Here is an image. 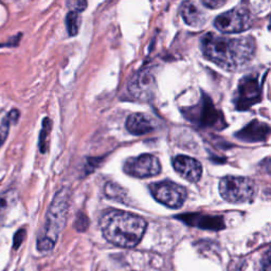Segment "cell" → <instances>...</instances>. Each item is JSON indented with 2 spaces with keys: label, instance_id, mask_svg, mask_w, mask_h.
Returning <instances> with one entry per match:
<instances>
[{
  "label": "cell",
  "instance_id": "obj_21",
  "mask_svg": "<svg viewBox=\"0 0 271 271\" xmlns=\"http://www.w3.org/2000/svg\"><path fill=\"white\" fill-rule=\"evenodd\" d=\"M24 237H25V230H24V229H19V230L15 233L14 239H13V248L15 250H17L19 248V246L24 241Z\"/></svg>",
  "mask_w": 271,
  "mask_h": 271
},
{
  "label": "cell",
  "instance_id": "obj_8",
  "mask_svg": "<svg viewBox=\"0 0 271 271\" xmlns=\"http://www.w3.org/2000/svg\"><path fill=\"white\" fill-rule=\"evenodd\" d=\"M124 172L136 178L154 177L161 173L159 159L151 154H143L127 159L123 165Z\"/></svg>",
  "mask_w": 271,
  "mask_h": 271
},
{
  "label": "cell",
  "instance_id": "obj_13",
  "mask_svg": "<svg viewBox=\"0 0 271 271\" xmlns=\"http://www.w3.org/2000/svg\"><path fill=\"white\" fill-rule=\"evenodd\" d=\"M181 16L186 24L193 28H200L208 20V14L200 7V3L185 1L181 5Z\"/></svg>",
  "mask_w": 271,
  "mask_h": 271
},
{
  "label": "cell",
  "instance_id": "obj_19",
  "mask_svg": "<svg viewBox=\"0 0 271 271\" xmlns=\"http://www.w3.org/2000/svg\"><path fill=\"white\" fill-rule=\"evenodd\" d=\"M105 194L108 198H112V199L119 200V201H122V202H124L127 197L125 191L121 188V186L114 183V182L106 183Z\"/></svg>",
  "mask_w": 271,
  "mask_h": 271
},
{
  "label": "cell",
  "instance_id": "obj_4",
  "mask_svg": "<svg viewBox=\"0 0 271 271\" xmlns=\"http://www.w3.org/2000/svg\"><path fill=\"white\" fill-rule=\"evenodd\" d=\"M257 184L251 178L226 176L219 181V193L230 203L251 202L257 195Z\"/></svg>",
  "mask_w": 271,
  "mask_h": 271
},
{
  "label": "cell",
  "instance_id": "obj_12",
  "mask_svg": "<svg viewBox=\"0 0 271 271\" xmlns=\"http://www.w3.org/2000/svg\"><path fill=\"white\" fill-rule=\"evenodd\" d=\"M126 129L132 135L142 136L157 129L154 118L143 113L132 114L126 120Z\"/></svg>",
  "mask_w": 271,
  "mask_h": 271
},
{
  "label": "cell",
  "instance_id": "obj_15",
  "mask_svg": "<svg viewBox=\"0 0 271 271\" xmlns=\"http://www.w3.org/2000/svg\"><path fill=\"white\" fill-rule=\"evenodd\" d=\"M184 223L190 226H196L202 229H210V230H220L225 227L224 220L219 216L202 215V214H188L180 216Z\"/></svg>",
  "mask_w": 271,
  "mask_h": 271
},
{
  "label": "cell",
  "instance_id": "obj_18",
  "mask_svg": "<svg viewBox=\"0 0 271 271\" xmlns=\"http://www.w3.org/2000/svg\"><path fill=\"white\" fill-rule=\"evenodd\" d=\"M67 31L70 36H74L78 34L81 25V13L70 11L66 17Z\"/></svg>",
  "mask_w": 271,
  "mask_h": 271
},
{
  "label": "cell",
  "instance_id": "obj_5",
  "mask_svg": "<svg viewBox=\"0 0 271 271\" xmlns=\"http://www.w3.org/2000/svg\"><path fill=\"white\" fill-rule=\"evenodd\" d=\"M184 117L189 121L200 127H213L223 130L227 126L223 113L218 110L213 102L207 95H202L201 100L197 105L182 110Z\"/></svg>",
  "mask_w": 271,
  "mask_h": 271
},
{
  "label": "cell",
  "instance_id": "obj_22",
  "mask_svg": "<svg viewBox=\"0 0 271 271\" xmlns=\"http://www.w3.org/2000/svg\"><path fill=\"white\" fill-rule=\"evenodd\" d=\"M67 5L69 6L70 11L81 13V12H83L85 10V8H86L87 2L86 1H81V0H78V1H69V2L67 3Z\"/></svg>",
  "mask_w": 271,
  "mask_h": 271
},
{
  "label": "cell",
  "instance_id": "obj_23",
  "mask_svg": "<svg viewBox=\"0 0 271 271\" xmlns=\"http://www.w3.org/2000/svg\"><path fill=\"white\" fill-rule=\"evenodd\" d=\"M227 3L226 0H202L200 4L205 5L208 8H218Z\"/></svg>",
  "mask_w": 271,
  "mask_h": 271
},
{
  "label": "cell",
  "instance_id": "obj_16",
  "mask_svg": "<svg viewBox=\"0 0 271 271\" xmlns=\"http://www.w3.org/2000/svg\"><path fill=\"white\" fill-rule=\"evenodd\" d=\"M19 119L18 109H12L7 114H0V146L7 138L11 124H16Z\"/></svg>",
  "mask_w": 271,
  "mask_h": 271
},
{
  "label": "cell",
  "instance_id": "obj_9",
  "mask_svg": "<svg viewBox=\"0 0 271 271\" xmlns=\"http://www.w3.org/2000/svg\"><path fill=\"white\" fill-rule=\"evenodd\" d=\"M127 89L131 95L142 102H148L155 96L157 83L154 74L148 69H143L136 73L131 79Z\"/></svg>",
  "mask_w": 271,
  "mask_h": 271
},
{
  "label": "cell",
  "instance_id": "obj_2",
  "mask_svg": "<svg viewBox=\"0 0 271 271\" xmlns=\"http://www.w3.org/2000/svg\"><path fill=\"white\" fill-rule=\"evenodd\" d=\"M100 227L105 239L118 247L137 246L146 231V220L121 210H109L102 215Z\"/></svg>",
  "mask_w": 271,
  "mask_h": 271
},
{
  "label": "cell",
  "instance_id": "obj_3",
  "mask_svg": "<svg viewBox=\"0 0 271 271\" xmlns=\"http://www.w3.org/2000/svg\"><path fill=\"white\" fill-rule=\"evenodd\" d=\"M69 191L62 189L56 193L48 209L46 222L37 239V250L47 252L52 250L58 236L66 225L68 210H69Z\"/></svg>",
  "mask_w": 271,
  "mask_h": 271
},
{
  "label": "cell",
  "instance_id": "obj_20",
  "mask_svg": "<svg viewBox=\"0 0 271 271\" xmlns=\"http://www.w3.org/2000/svg\"><path fill=\"white\" fill-rule=\"evenodd\" d=\"M51 121L49 120V118H45L44 121H42V129L40 131V136H39V150L41 154H46V151L48 150V136L51 131Z\"/></svg>",
  "mask_w": 271,
  "mask_h": 271
},
{
  "label": "cell",
  "instance_id": "obj_1",
  "mask_svg": "<svg viewBox=\"0 0 271 271\" xmlns=\"http://www.w3.org/2000/svg\"><path fill=\"white\" fill-rule=\"evenodd\" d=\"M256 40L251 36L228 37L207 33L201 38L202 53L209 61L229 71H239L256 54Z\"/></svg>",
  "mask_w": 271,
  "mask_h": 271
},
{
  "label": "cell",
  "instance_id": "obj_11",
  "mask_svg": "<svg viewBox=\"0 0 271 271\" xmlns=\"http://www.w3.org/2000/svg\"><path fill=\"white\" fill-rule=\"evenodd\" d=\"M175 171L185 180L197 182L202 175V165L198 160L189 156L179 155L173 159Z\"/></svg>",
  "mask_w": 271,
  "mask_h": 271
},
{
  "label": "cell",
  "instance_id": "obj_14",
  "mask_svg": "<svg viewBox=\"0 0 271 271\" xmlns=\"http://www.w3.org/2000/svg\"><path fill=\"white\" fill-rule=\"evenodd\" d=\"M270 134L269 125L259 120L251 121L247 126L236 134V137L246 142L265 141Z\"/></svg>",
  "mask_w": 271,
  "mask_h": 271
},
{
  "label": "cell",
  "instance_id": "obj_7",
  "mask_svg": "<svg viewBox=\"0 0 271 271\" xmlns=\"http://www.w3.org/2000/svg\"><path fill=\"white\" fill-rule=\"evenodd\" d=\"M214 25L223 33H241L251 28L252 16L246 7L237 6L218 15L214 20Z\"/></svg>",
  "mask_w": 271,
  "mask_h": 271
},
{
  "label": "cell",
  "instance_id": "obj_17",
  "mask_svg": "<svg viewBox=\"0 0 271 271\" xmlns=\"http://www.w3.org/2000/svg\"><path fill=\"white\" fill-rule=\"evenodd\" d=\"M18 199V193L15 189L6 190L0 194V225L3 223V220Z\"/></svg>",
  "mask_w": 271,
  "mask_h": 271
},
{
  "label": "cell",
  "instance_id": "obj_10",
  "mask_svg": "<svg viewBox=\"0 0 271 271\" xmlns=\"http://www.w3.org/2000/svg\"><path fill=\"white\" fill-rule=\"evenodd\" d=\"M261 86L258 76L248 75L241 80L236 92L235 106L239 110H247L261 101Z\"/></svg>",
  "mask_w": 271,
  "mask_h": 271
},
{
  "label": "cell",
  "instance_id": "obj_6",
  "mask_svg": "<svg viewBox=\"0 0 271 271\" xmlns=\"http://www.w3.org/2000/svg\"><path fill=\"white\" fill-rule=\"evenodd\" d=\"M149 191L154 198L171 209H179L188 198V192L182 185L163 180L149 184Z\"/></svg>",
  "mask_w": 271,
  "mask_h": 271
}]
</instances>
